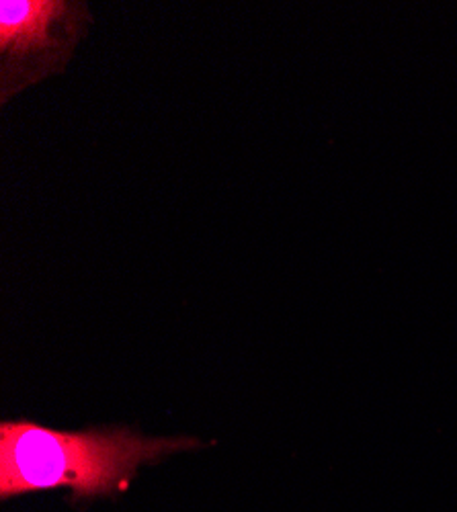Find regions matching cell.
I'll use <instances>...</instances> for the list:
<instances>
[{
    "instance_id": "1",
    "label": "cell",
    "mask_w": 457,
    "mask_h": 512,
    "mask_svg": "<svg viewBox=\"0 0 457 512\" xmlns=\"http://www.w3.org/2000/svg\"><path fill=\"white\" fill-rule=\"evenodd\" d=\"M199 445L146 439L130 429L54 431L29 420L0 424V498L68 488L74 498L126 492L142 463Z\"/></svg>"
},
{
    "instance_id": "2",
    "label": "cell",
    "mask_w": 457,
    "mask_h": 512,
    "mask_svg": "<svg viewBox=\"0 0 457 512\" xmlns=\"http://www.w3.org/2000/svg\"><path fill=\"white\" fill-rule=\"evenodd\" d=\"M91 15L85 3L3 0L0 3V91L3 103L70 62Z\"/></svg>"
}]
</instances>
